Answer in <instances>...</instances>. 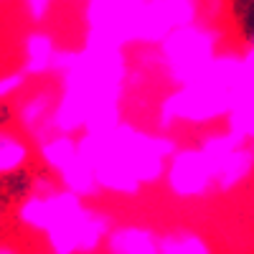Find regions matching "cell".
<instances>
[{"label": "cell", "mask_w": 254, "mask_h": 254, "mask_svg": "<svg viewBox=\"0 0 254 254\" xmlns=\"http://www.w3.org/2000/svg\"><path fill=\"white\" fill-rule=\"evenodd\" d=\"M56 51H59L56 36L46 28L36 26L23 38V66H20V71L28 79H41V76L51 74V64H54Z\"/></svg>", "instance_id": "cell-10"}, {"label": "cell", "mask_w": 254, "mask_h": 254, "mask_svg": "<svg viewBox=\"0 0 254 254\" xmlns=\"http://www.w3.org/2000/svg\"><path fill=\"white\" fill-rule=\"evenodd\" d=\"M160 254H214V249L198 231L181 226L160 234Z\"/></svg>", "instance_id": "cell-16"}, {"label": "cell", "mask_w": 254, "mask_h": 254, "mask_svg": "<svg viewBox=\"0 0 254 254\" xmlns=\"http://www.w3.org/2000/svg\"><path fill=\"white\" fill-rule=\"evenodd\" d=\"M163 181L171 196L181 201H198L214 193V173L196 145H178V150L165 160Z\"/></svg>", "instance_id": "cell-6"}, {"label": "cell", "mask_w": 254, "mask_h": 254, "mask_svg": "<svg viewBox=\"0 0 254 254\" xmlns=\"http://www.w3.org/2000/svg\"><path fill=\"white\" fill-rule=\"evenodd\" d=\"M163 5L168 10V18H171L173 28L196 23L201 18V0H163Z\"/></svg>", "instance_id": "cell-19"}, {"label": "cell", "mask_w": 254, "mask_h": 254, "mask_svg": "<svg viewBox=\"0 0 254 254\" xmlns=\"http://www.w3.org/2000/svg\"><path fill=\"white\" fill-rule=\"evenodd\" d=\"M5 3H10V0H0V8H3V5H5Z\"/></svg>", "instance_id": "cell-25"}, {"label": "cell", "mask_w": 254, "mask_h": 254, "mask_svg": "<svg viewBox=\"0 0 254 254\" xmlns=\"http://www.w3.org/2000/svg\"><path fill=\"white\" fill-rule=\"evenodd\" d=\"M115 226V219L110 211L89 206L84 208V216L79 224V237H76V254H97L107 239L110 229Z\"/></svg>", "instance_id": "cell-11"}, {"label": "cell", "mask_w": 254, "mask_h": 254, "mask_svg": "<svg viewBox=\"0 0 254 254\" xmlns=\"http://www.w3.org/2000/svg\"><path fill=\"white\" fill-rule=\"evenodd\" d=\"M76 155H79L76 135L54 132L46 140L38 142V158H41V163H44L51 173H59L61 168H66Z\"/></svg>", "instance_id": "cell-14"}, {"label": "cell", "mask_w": 254, "mask_h": 254, "mask_svg": "<svg viewBox=\"0 0 254 254\" xmlns=\"http://www.w3.org/2000/svg\"><path fill=\"white\" fill-rule=\"evenodd\" d=\"M56 181L64 190H69V193L79 196L81 201H92L97 196H102V188L94 178V171H92V165L89 163H84L79 155L66 165V168H61V171L56 173Z\"/></svg>", "instance_id": "cell-13"}, {"label": "cell", "mask_w": 254, "mask_h": 254, "mask_svg": "<svg viewBox=\"0 0 254 254\" xmlns=\"http://www.w3.org/2000/svg\"><path fill=\"white\" fill-rule=\"evenodd\" d=\"M102 247L107 254H160V231L147 224H115Z\"/></svg>", "instance_id": "cell-9"}, {"label": "cell", "mask_w": 254, "mask_h": 254, "mask_svg": "<svg viewBox=\"0 0 254 254\" xmlns=\"http://www.w3.org/2000/svg\"><path fill=\"white\" fill-rule=\"evenodd\" d=\"M127 76L130 66L125 49H76L74 64L59 76V97L51 115L54 130L76 135L92 112L122 104Z\"/></svg>", "instance_id": "cell-2"}, {"label": "cell", "mask_w": 254, "mask_h": 254, "mask_svg": "<svg viewBox=\"0 0 254 254\" xmlns=\"http://www.w3.org/2000/svg\"><path fill=\"white\" fill-rule=\"evenodd\" d=\"M150 0H87L84 46L92 49H127L132 46L135 18Z\"/></svg>", "instance_id": "cell-5"}, {"label": "cell", "mask_w": 254, "mask_h": 254, "mask_svg": "<svg viewBox=\"0 0 254 254\" xmlns=\"http://www.w3.org/2000/svg\"><path fill=\"white\" fill-rule=\"evenodd\" d=\"M224 41L226 28L221 23L196 20V23L171 28V33L158 44V64L163 66L165 79L173 87L190 81L219 54V49H224Z\"/></svg>", "instance_id": "cell-4"}, {"label": "cell", "mask_w": 254, "mask_h": 254, "mask_svg": "<svg viewBox=\"0 0 254 254\" xmlns=\"http://www.w3.org/2000/svg\"><path fill=\"white\" fill-rule=\"evenodd\" d=\"M226 15V0H201V18L206 23H221Z\"/></svg>", "instance_id": "cell-23"}, {"label": "cell", "mask_w": 254, "mask_h": 254, "mask_svg": "<svg viewBox=\"0 0 254 254\" xmlns=\"http://www.w3.org/2000/svg\"><path fill=\"white\" fill-rule=\"evenodd\" d=\"M18 221L23 224L26 229L31 231H44L46 224H49V203L46 198H38V196H26L18 206Z\"/></svg>", "instance_id": "cell-18"}, {"label": "cell", "mask_w": 254, "mask_h": 254, "mask_svg": "<svg viewBox=\"0 0 254 254\" xmlns=\"http://www.w3.org/2000/svg\"><path fill=\"white\" fill-rule=\"evenodd\" d=\"M54 3L56 0H23V10H26L31 23L41 26V23H46V18L51 15Z\"/></svg>", "instance_id": "cell-21"}, {"label": "cell", "mask_w": 254, "mask_h": 254, "mask_svg": "<svg viewBox=\"0 0 254 254\" xmlns=\"http://www.w3.org/2000/svg\"><path fill=\"white\" fill-rule=\"evenodd\" d=\"M79 158L92 165L102 193L132 198L145 186L163 181L165 160L178 150L168 132H145L122 120L107 132H81L76 137Z\"/></svg>", "instance_id": "cell-1"}, {"label": "cell", "mask_w": 254, "mask_h": 254, "mask_svg": "<svg viewBox=\"0 0 254 254\" xmlns=\"http://www.w3.org/2000/svg\"><path fill=\"white\" fill-rule=\"evenodd\" d=\"M226 132L239 142L254 140V46L252 41L242 46V76L231 110L226 112Z\"/></svg>", "instance_id": "cell-7"}, {"label": "cell", "mask_w": 254, "mask_h": 254, "mask_svg": "<svg viewBox=\"0 0 254 254\" xmlns=\"http://www.w3.org/2000/svg\"><path fill=\"white\" fill-rule=\"evenodd\" d=\"M242 76V51L219 49V54L186 84L176 87L158 107L160 132H171L176 125H211L224 120L231 110Z\"/></svg>", "instance_id": "cell-3"}, {"label": "cell", "mask_w": 254, "mask_h": 254, "mask_svg": "<svg viewBox=\"0 0 254 254\" xmlns=\"http://www.w3.org/2000/svg\"><path fill=\"white\" fill-rule=\"evenodd\" d=\"M31 160V145L13 130L0 127V176L23 171Z\"/></svg>", "instance_id": "cell-15"}, {"label": "cell", "mask_w": 254, "mask_h": 254, "mask_svg": "<svg viewBox=\"0 0 254 254\" xmlns=\"http://www.w3.org/2000/svg\"><path fill=\"white\" fill-rule=\"evenodd\" d=\"M239 145H244V142H239L231 132L221 130V132H206V135L198 140L196 147L201 150L203 160L208 163L211 173H214V178H216V173H219V168L224 165V160L234 153V147H239Z\"/></svg>", "instance_id": "cell-17"}, {"label": "cell", "mask_w": 254, "mask_h": 254, "mask_svg": "<svg viewBox=\"0 0 254 254\" xmlns=\"http://www.w3.org/2000/svg\"><path fill=\"white\" fill-rule=\"evenodd\" d=\"M252 168H254L252 142H244V145L234 147V153L224 160V165L219 168V173L214 178V190H219V193H231V190H237L242 183L249 181Z\"/></svg>", "instance_id": "cell-12"}, {"label": "cell", "mask_w": 254, "mask_h": 254, "mask_svg": "<svg viewBox=\"0 0 254 254\" xmlns=\"http://www.w3.org/2000/svg\"><path fill=\"white\" fill-rule=\"evenodd\" d=\"M56 97H59L56 87H41L38 92L26 97L23 102H20V107H18V125H20V130H23L36 145L56 132L54 125H51Z\"/></svg>", "instance_id": "cell-8"}, {"label": "cell", "mask_w": 254, "mask_h": 254, "mask_svg": "<svg viewBox=\"0 0 254 254\" xmlns=\"http://www.w3.org/2000/svg\"><path fill=\"white\" fill-rule=\"evenodd\" d=\"M26 81L28 76L23 71H8V74H0V102H5V99H13L20 89L26 87Z\"/></svg>", "instance_id": "cell-20"}, {"label": "cell", "mask_w": 254, "mask_h": 254, "mask_svg": "<svg viewBox=\"0 0 254 254\" xmlns=\"http://www.w3.org/2000/svg\"><path fill=\"white\" fill-rule=\"evenodd\" d=\"M59 188H61V186H59V181H56L54 176L38 173V176L31 181V190H28V193H31V196H38V198H49V196L56 193Z\"/></svg>", "instance_id": "cell-22"}, {"label": "cell", "mask_w": 254, "mask_h": 254, "mask_svg": "<svg viewBox=\"0 0 254 254\" xmlns=\"http://www.w3.org/2000/svg\"><path fill=\"white\" fill-rule=\"evenodd\" d=\"M247 3H252V0H247Z\"/></svg>", "instance_id": "cell-26"}, {"label": "cell", "mask_w": 254, "mask_h": 254, "mask_svg": "<svg viewBox=\"0 0 254 254\" xmlns=\"http://www.w3.org/2000/svg\"><path fill=\"white\" fill-rule=\"evenodd\" d=\"M0 254H18L13 247H0Z\"/></svg>", "instance_id": "cell-24"}]
</instances>
